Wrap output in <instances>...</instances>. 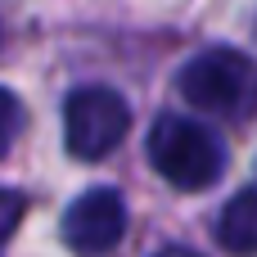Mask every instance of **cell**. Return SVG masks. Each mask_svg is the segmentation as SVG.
<instances>
[{"mask_svg":"<svg viewBox=\"0 0 257 257\" xmlns=\"http://www.w3.org/2000/svg\"><path fill=\"white\" fill-rule=\"evenodd\" d=\"M149 163L167 185L194 194V190H208L226 176V145L199 117L167 113L149 131Z\"/></svg>","mask_w":257,"mask_h":257,"instance_id":"obj_1","label":"cell"},{"mask_svg":"<svg viewBox=\"0 0 257 257\" xmlns=\"http://www.w3.org/2000/svg\"><path fill=\"white\" fill-rule=\"evenodd\" d=\"M181 95L212 117H257V63L230 45H212L181 68Z\"/></svg>","mask_w":257,"mask_h":257,"instance_id":"obj_2","label":"cell"},{"mask_svg":"<svg viewBox=\"0 0 257 257\" xmlns=\"http://www.w3.org/2000/svg\"><path fill=\"white\" fill-rule=\"evenodd\" d=\"M131 131V108L108 86H81L63 104V145L81 163L108 158Z\"/></svg>","mask_w":257,"mask_h":257,"instance_id":"obj_3","label":"cell"},{"mask_svg":"<svg viewBox=\"0 0 257 257\" xmlns=\"http://www.w3.org/2000/svg\"><path fill=\"white\" fill-rule=\"evenodd\" d=\"M126 239V203L113 185L86 190L63 212V244L77 257H108Z\"/></svg>","mask_w":257,"mask_h":257,"instance_id":"obj_4","label":"cell"},{"mask_svg":"<svg viewBox=\"0 0 257 257\" xmlns=\"http://www.w3.org/2000/svg\"><path fill=\"white\" fill-rule=\"evenodd\" d=\"M217 244L230 257H257V190H239L217 217Z\"/></svg>","mask_w":257,"mask_h":257,"instance_id":"obj_5","label":"cell"},{"mask_svg":"<svg viewBox=\"0 0 257 257\" xmlns=\"http://www.w3.org/2000/svg\"><path fill=\"white\" fill-rule=\"evenodd\" d=\"M23 122H27V113H23L18 95L0 86V158H5V154L18 145V136H23Z\"/></svg>","mask_w":257,"mask_h":257,"instance_id":"obj_6","label":"cell"},{"mask_svg":"<svg viewBox=\"0 0 257 257\" xmlns=\"http://www.w3.org/2000/svg\"><path fill=\"white\" fill-rule=\"evenodd\" d=\"M23 212H27V199H23L18 190H0V248L14 239V230H18V221H23Z\"/></svg>","mask_w":257,"mask_h":257,"instance_id":"obj_7","label":"cell"},{"mask_svg":"<svg viewBox=\"0 0 257 257\" xmlns=\"http://www.w3.org/2000/svg\"><path fill=\"white\" fill-rule=\"evenodd\" d=\"M154 257H203V253H194V248H181V244H167V248H158Z\"/></svg>","mask_w":257,"mask_h":257,"instance_id":"obj_8","label":"cell"}]
</instances>
